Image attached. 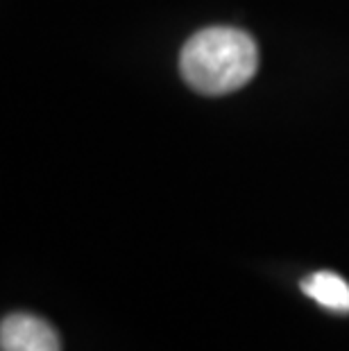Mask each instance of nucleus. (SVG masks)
I'll use <instances>...</instances> for the list:
<instances>
[{
    "mask_svg": "<svg viewBox=\"0 0 349 351\" xmlns=\"http://www.w3.org/2000/svg\"><path fill=\"white\" fill-rule=\"evenodd\" d=\"M258 46L236 27L200 29L184 43L180 71L191 88L204 95L239 91L256 75Z\"/></svg>",
    "mask_w": 349,
    "mask_h": 351,
    "instance_id": "nucleus-1",
    "label": "nucleus"
},
{
    "mask_svg": "<svg viewBox=\"0 0 349 351\" xmlns=\"http://www.w3.org/2000/svg\"><path fill=\"white\" fill-rule=\"evenodd\" d=\"M0 351H62V340L43 317L12 313L0 324Z\"/></svg>",
    "mask_w": 349,
    "mask_h": 351,
    "instance_id": "nucleus-2",
    "label": "nucleus"
},
{
    "mask_svg": "<svg viewBox=\"0 0 349 351\" xmlns=\"http://www.w3.org/2000/svg\"><path fill=\"white\" fill-rule=\"evenodd\" d=\"M302 293L336 313H349V283L336 272H313L302 281Z\"/></svg>",
    "mask_w": 349,
    "mask_h": 351,
    "instance_id": "nucleus-3",
    "label": "nucleus"
}]
</instances>
